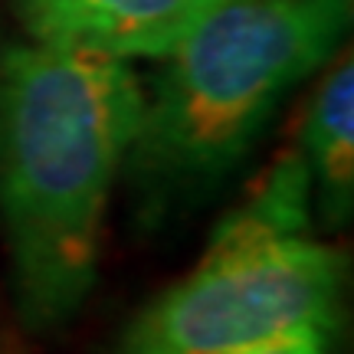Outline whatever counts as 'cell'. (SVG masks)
Masks as SVG:
<instances>
[{
  "instance_id": "1",
  "label": "cell",
  "mask_w": 354,
  "mask_h": 354,
  "mask_svg": "<svg viewBox=\"0 0 354 354\" xmlns=\"http://www.w3.org/2000/svg\"><path fill=\"white\" fill-rule=\"evenodd\" d=\"M141 109L125 59L43 39L3 53L0 223L26 328L56 331L86 305Z\"/></svg>"
},
{
  "instance_id": "2",
  "label": "cell",
  "mask_w": 354,
  "mask_h": 354,
  "mask_svg": "<svg viewBox=\"0 0 354 354\" xmlns=\"http://www.w3.org/2000/svg\"><path fill=\"white\" fill-rule=\"evenodd\" d=\"M354 0H220L165 56L122 174L135 214L161 227L207 201L282 99L348 37Z\"/></svg>"
},
{
  "instance_id": "3",
  "label": "cell",
  "mask_w": 354,
  "mask_h": 354,
  "mask_svg": "<svg viewBox=\"0 0 354 354\" xmlns=\"http://www.w3.org/2000/svg\"><path fill=\"white\" fill-rule=\"evenodd\" d=\"M308 216L295 151L214 230L201 263L131 318L118 354H259L292 335L335 338L344 259L308 236Z\"/></svg>"
},
{
  "instance_id": "4",
  "label": "cell",
  "mask_w": 354,
  "mask_h": 354,
  "mask_svg": "<svg viewBox=\"0 0 354 354\" xmlns=\"http://www.w3.org/2000/svg\"><path fill=\"white\" fill-rule=\"evenodd\" d=\"M220 0H20L33 39L105 53L115 59H165Z\"/></svg>"
},
{
  "instance_id": "5",
  "label": "cell",
  "mask_w": 354,
  "mask_h": 354,
  "mask_svg": "<svg viewBox=\"0 0 354 354\" xmlns=\"http://www.w3.org/2000/svg\"><path fill=\"white\" fill-rule=\"evenodd\" d=\"M302 158L312 210L328 227H344L354 210V59L331 56L328 73L302 122Z\"/></svg>"
},
{
  "instance_id": "6",
  "label": "cell",
  "mask_w": 354,
  "mask_h": 354,
  "mask_svg": "<svg viewBox=\"0 0 354 354\" xmlns=\"http://www.w3.org/2000/svg\"><path fill=\"white\" fill-rule=\"evenodd\" d=\"M328 342L325 335H292L286 342H276L272 348H266L259 354H328Z\"/></svg>"
},
{
  "instance_id": "7",
  "label": "cell",
  "mask_w": 354,
  "mask_h": 354,
  "mask_svg": "<svg viewBox=\"0 0 354 354\" xmlns=\"http://www.w3.org/2000/svg\"><path fill=\"white\" fill-rule=\"evenodd\" d=\"M0 354H13L10 348H7V342H3V338H0Z\"/></svg>"
}]
</instances>
